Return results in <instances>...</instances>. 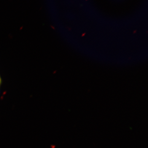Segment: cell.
Wrapping results in <instances>:
<instances>
[{
    "label": "cell",
    "mask_w": 148,
    "mask_h": 148,
    "mask_svg": "<svg viewBox=\"0 0 148 148\" xmlns=\"http://www.w3.org/2000/svg\"><path fill=\"white\" fill-rule=\"evenodd\" d=\"M0 81H1V80H0Z\"/></svg>",
    "instance_id": "6da1fadb"
}]
</instances>
